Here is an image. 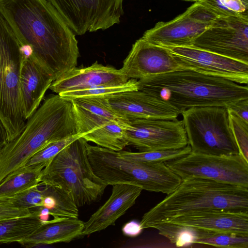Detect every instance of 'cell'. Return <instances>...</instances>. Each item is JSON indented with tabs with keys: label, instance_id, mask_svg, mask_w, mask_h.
Returning a JSON list of instances; mask_svg holds the SVG:
<instances>
[{
	"label": "cell",
	"instance_id": "35",
	"mask_svg": "<svg viewBox=\"0 0 248 248\" xmlns=\"http://www.w3.org/2000/svg\"><path fill=\"white\" fill-rule=\"evenodd\" d=\"M142 230L139 222L132 220L125 224L122 231L123 234L127 236L136 237L140 233Z\"/></svg>",
	"mask_w": 248,
	"mask_h": 248
},
{
	"label": "cell",
	"instance_id": "22",
	"mask_svg": "<svg viewBox=\"0 0 248 248\" xmlns=\"http://www.w3.org/2000/svg\"><path fill=\"white\" fill-rule=\"evenodd\" d=\"M44 168L40 165H24L9 173L0 183V201H6L40 183Z\"/></svg>",
	"mask_w": 248,
	"mask_h": 248
},
{
	"label": "cell",
	"instance_id": "1",
	"mask_svg": "<svg viewBox=\"0 0 248 248\" xmlns=\"http://www.w3.org/2000/svg\"><path fill=\"white\" fill-rule=\"evenodd\" d=\"M0 12L53 81L76 67L79 52L76 34L47 0H0Z\"/></svg>",
	"mask_w": 248,
	"mask_h": 248
},
{
	"label": "cell",
	"instance_id": "17",
	"mask_svg": "<svg viewBox=\"0 0 248 248\" xmlns=\"http://www.w3.org/2000/svg\"><path fill=\"white\" fill-rule=\"evenodd\" d=\"M128 80L121 69L96 62L87 67L70 69L54 80L49 89L59 94L95 86L122 84Z\"/></svg>",
	"mask_w": 248,
	"mask_h": 248
},
{
	"label": "cell",
	"instance_id": "31",
	"mask_svg": "<svg viewBox=\"0 0 248 248\" xmlns=\"http://www.w3.org/2000/svg\"><path fill=\"white\" fill-rule=\"evenodd\" d=\"M81 137V135L77 134L48 144L32 156L25 165H40L45 168L62 149Z\"/></svg>",
	"mask_w": 248,
	"mask_h": 248
},
{
	"label": "cell",
	"instance_id": "32",
	"mask_svg": "<svg viewBox=\"0 0 248 248\" xmlns=\"http://www.w3.org/2000/svg\"><path fill=\"white\" fill-rule=\"evenodd\" d=\"M227 111L230 126L239 153L248 161V123L231 111L228 109Z\"/></svg>",
	"mask_w": 248,
	"mask_h": 248
},
{
	"label": "cell",
	"instance_id": "13",
	"mask_svg": "<svg viewBox=\"0 0 248 248\" xmlns=\"http://www.w3.org/2000/svg\"><path fill=\"white\" fill-rule=\"evenodd\" d=\"M126 134L128 145L139 152L178 149L188 144L183 122L177 119L131 120Z\"/></svg>",
	"mask_w": 248,
	"mask_h": 248
},
{
	"label": "cell",
	"instance_id": "19",
	"mask_svg": "<svg viewBox=\"0 0 248 248\" xmlns=\"http://www.w3.org/2000/svg\"><path fill=\"white\" fill-rule=\"evenodd\" d=\"M210 232L248 235V213L210 210L189 214L167 222Z\"/></svg>",
	"mask_w": 248,
	"mask_h": 248
},
{
	"label": "cell",
	"instance_id": "10",
	"mask_svg": "<svg viewBox=\"0 0 248 248\" xmlns=\"http://www.w3.org/2000/svg\"><path fill=\"white\" fill-rule=\"evenodd\" d=\"M75 34L105 30L119 24L123 0H47Z\"/></svg>",
	"mask_w": 248,
	"mask_h": 248
},
{
	"label": "cell",
	"instance_id": "18",
	"mask_svg": "<svg viewBox=\"0 0 248 248\" xmlns=\"http://www.w3.org/2000/svg\"><path fill=\"white\" fill-rule=\"evenodd\" d=\"M106 202L84 222L80 236L101 231L113 225L131 207L140 195L142 188L130 183H117Z\"/></svg>",
	"mask_w": 248,
	"mask_h": 248
},
{
	"label": "cell",
	"instance_id": "25",
	"mask_svg": "<svg viewBox=\"0 0 248 248\" xmlns=\"http://www.w3.org/2000/svg\"><path fill=\"white\" fill-rule=\"evenodd\" d=\"M196 230L194 244L222 248H248V235Z\"/></svg>",
	"mask_w": 248,
	"mask_h": 248
},
{
	"label": "cell",
	"instance_id": "9",
	"mask_svg": "<svg viewBox=\"0 0 248 248\" xmlns=\"http://www.w3.org/2000/svg\"><path fill=\"white\" fill-rule=\"evenodd\" d=\"M165 163L182 180L200 177L248 187V161L240 154L217 155L191 152Z\"/></svg>",
	"mask_w": 248,
	"mask_h": 248
},
{
	"label": "cell",
	"instance_id": "15",
	"mask_svg": "<svg viewBox=\"0 0 248 248\" xmlns=\"http://www.w3.org/2000/svg\"><path fill=\"white\" fill-rule=\"evenodd\" d=\"M120 69L129 79H141L183 70L167 48L152 44L142 37L132 45Z\"/></svg>",
	"mask_w": 248,
	"mask_h": 248
},
{
	"label": "cell",
	"instance_id": "8",
	"mask_svg": "<svg viewBox=\"0 0 248 248\" xmlns=\"http://www.w3.org/2000/svg\"><path fill=\"white\" fill-rule=\"evenodd\" d=\"M181 114L192 152L217 155L240 154L230 126L227 108L195 107Z\"/></svg>",
	"mask_w": 248,
	"mask_h": 248
},
{
	"label": "cell",
	"instance_id": "24",
	"mask_svg": "<svg viewBox=\"0 0 248 248\" xmlns=\"http://www.w3.org/2000/svg\"><path fill=\"white\" fill-rule=\"evenodd\" d=\"M31 215L0 219V243L18 242L31 234L43 223L36 211Z\"/></svg>",
	"mask_w": 248,
	"mask_h": 248
},
{
	"label": "cell",
	"instance_id": "27",
	"mask_svg": "<svg viewBox=\"0 0 248 248\" xmlns=\"http://www.w3.org/2000/svg\"><path fill=\"white\" fill-rule=\"evenodd\" d=\"M138 90V80L129 79L126 83L115 85L95 86L88 89L63 92L58 94L69 100L85 97H106L118 93Z\"/></svg>",
	"mask_w": 248,
	"mask_h": 248
},
{
	"label": "cell",
	"instance_id": "23",
	"mask_svg": "<svg viewBox=\"0 0 248 248\" xmlns=\"http://www.w3.org/2000/svg\"><path fill=\"white\" fill-rule=\"evenodd\" d=\"M128 123L109 121L84 134L82 137L97 146L119 152L128 145L126 134Z\"/></svg>",
	"mask_w": 248,
	"mask_h": 248
},
{
	"label": "cell",
	"instance_id": "33",
	"mask_svg": "<svg viewBox=\"0 0 248 248\" xmlns=\"http://www.w3.org/2000/svg\"><path fill=\"white\" fill-rule=\"evenodd\" d=\"M33 211L17 206L8 201H0V219L31 215Z\"/></svg>",
	"mask_w": 248,
	"mask_h": 248
},
{
	"label": "cell",
	"instance_id": "6",
	"mask_svg": "<svg viewBox=\"0 0 248 248\" xmlns=\"http://www.w3.org/2000/svg\"><path fill=\"white\" fill-rule=\"evenodd\" d=\"M87 153L94 174L108 185L130 183L150 192L169 194L181 178L165 163H144L125 159L118 152L86 144Z\"/></svg>",
	"mask_w": 248,
	"mask_h": 248
},
{
	"label": "cell",
	"instance_id": "2",
	"mask_svg": "<svg viewBox=\"0 0 248 248\" xmlns=\"http://www.w3.org/2000/svg\"><path fill=\"white\" fill-rule=\"evenodd\" d=\"M79 134L72 100L51 95L27 120L15 139L0 150V183L48 144Z\"/></svg>",
	"mask_w": 248,
	"mask_h": 248
},
{
	"label": "cell",
	"instance_id": "14",
	"mask_svg": "<svg viewBox=\"0 0 248 248\" xmlns=\"http://www.w3.org/2000/svg\"><path fill=\"white\" fill-rule=\"evenodd\" d=\"M183 70L224 78L240 84L248 82V63L193 46L166 47Z\"/></svg>",
	"mask_w": 248,
	"mask_h": 248
},
{
	"label": "cell",
	"instance_id": "21",
	"mask_svg": "<svg viewBox=\"0 0 248 248\" xmlns=\"http://www.w3.org/2000/svg\"><path fill=\"white\" fill-rule=\"evenodd\" d=\"M84 222L78 218H53L43 223L18 243L26 248L40 247L56 243H68L80 237Z\"/></svg>",
	"mask_w": 248,
	"mask_h": 248
},
{
	"label": "cell",
	"instance_id": "5",
	"mask_svg": "<svg viewBox=\"0 0 248 248\" xmlns=\"http://www.w3.org/2000/svg\"><path fill=\"white\" fill-rule=\"evenodd\" d=\"M87 142L82 137L74 140L53 158L40 176V183L63 190L78 208L98 201L108 186L93 170Z\"/></svg>",
	"mask_w": 248,
	"mask_h": 248
},
{
	"label": "cell",
	"instance_id": "4",
	"mask_svg": "<svg viewBox=\"0 0 248 248\" xmlns=\"http://www.w3.org/2000/svg\"><path fill=\"white\" fill-rule=\"evenodd\" d=\"M210 210L248 213V187L190 177L143 216V230L183 215Z\"/></svg>",
	"mask_w": 248,
	"mask_h": 248
},
{
	"label": "cell",
	"instance_id": "26",
	"mask_svg": "<svg viewBox=\"0 0 248 248\" xmlns=\"http://www.w3.org/2000/svg\"><path fill=\"white\" fill-rule=\"evenodd\" d=\"M191 152V148L188 144L178 149L139 152L121 151L118 152V154L121 157L138 162L166 163L185 156Z\"/></svg>",
	"mask_w": 248,
	"mask_h": 248
},
{
	"label": "cell",
	"instance_id": "36",
	"mask_svg": "<svg viewBox=\"0 0 248 248\" xmlns=\"http://www.w3.org/2000/svg\"><path fill=\"white\" fill-rule=\"evenodd\" d=\"M8 142V140L7 132L4 125L0 119V150L2 149Z\"/></svg>",
	"mask_w": 248,
	"mask_h": 248
},
{
	"label": "cell",
	"instance_id": "34",
	"mask_svg": "<svg viewBox=\"0 0 248 248\" xmlns=\"http://www.w3.org/2000/svg\"><path fill=\"white\" fill-rule=\"evenodd\" d=\"M227 108L248 123V99L240 100Z\"/></svg>",
	"mask_w": 248,
	"mask_h": 248
},
{
	"label": "cell",
	"instance_id": "12",
	"mask_svg": "<svg viewBox=\"0 0 248 248\" xmlns=\"http://www.w3.org/2000/svg\"><path fill=\"white\" fill-rule=\"evenodd\" d=\"M191 46L248 63V17L218 16Z\"/></svg>",
	"mask_w": 248,
	"mask_h": 248
},
{
	"label": "cell",
	"instance_id": "29",
	"mask_svg": "<svg viewBox=\"0 0 248 248\" xmlns=\"http://www.w3.org/2000/svg\"><path fill=\"white\" fill-rule=\"evenodd\" d=\"M153 228L156 229L160 234L167 237L178 247L194 244L196 237V229L168 222L155 225Z\"/></svg>",
	"mask_w": 248,
	"mask_h": 248
},
{
	"label": "cell",
	"instance_id": "11",
	"mask_svg": "<svg viewBox=\"0 0 248 248\" xmlns=\"http://www.w3.org/2000/svg\"><path fill=\"white\" fill-rule=\"evenodd\" d=\"M218 16L201 1H198L174 19L158 22L146 31L142 38L165 47L191 46L193 41Z\"/></svg>",
	"mask_w": 248,
	"mask_h": 248
},
{
	"label": "cell",
	"instance_id": "28",
	"mask_svg": "<svg viewBox=\"0 0 248 248\" xmlns=\"http://www.w3.org/2000/svg\"><path fill=\"white\" fill-rule=\"evenodd\" d=\"M72 100L75 106L93 114L119 123H127L129 122L114 112L108 104L107 97H80Z\"/></svg>",
	"mask_w": 248,
	"mask_h": 248
},
{
	"label": "cell",
	"instance_id": "7",
	"mask_svg": "<svg viewBox=\"0 0 248 248\" xmlns=\"http://www.w3.org/2000/svg\"><path fill=\"white\" fill-rule=\"evenodd\" d=\"M21 44L0 12V119L8 142L24 128L20 74L24 57Z\"/></svg>",
	"mask_w": 248,
	"mask_h": 248
},
{
	"label": "cell",
	"instance_id": "3",
	"mask_svg": "<svg viewBox=\"0 0 248 248\" xmlns=\"http://www.w3.org/2000/svg\"><path fill=\"white\" fill-rule=\"evenodd\" d=\"M138 90L159 97L181 114L190 108H228L248 99V88L222 78L192 70L175 71L138 80Z\"/></svg>",
	"mask_w": 248,
	"mask_h": 248
},
{
	"label": "cell",
	"instance_id": "20",
	"mask_svg": "<svg viewBox=\"0 0 248 248\" xmlns=\"http://www.w3.org/2000/svg\"><path fill=\"white\" fill-rule=\"evenodd\" d=\"M53 81L52 78L31 56L23 59L20 74V84L26 121L39 107Z\"/></svg>",
	"mask_w": 248,
	"mask_h": 248
},
{
	"label": "cell",
	"instance_id": "37",
	"mask_svg": "<svg viewBox=\"0 0 248 248\" xmlns=\"http://www.w3.org/2000/svg\"><path fill=\"white\" fill-rule=\"evenodd\" d=\"M190 0V1H201L202 0Z\"/></svg>",
	"mask_w": 248,
	"mask_h": 248
},
{
	"label": "cell",
	"instance_id": "16",
	"mask_svg": "<svg viewBox=\"0 0 248 248\" xmlns=\"http://www.w3.org/2000/svg\"><path fill=\"white\" fill-rule=\"evenodd\" d=\"M106 97L114 112L127 121L141 119L175 120L181 114L169 102L140 90Z\"/></svg>",
	"mask_w": 248,
	"mask_h": 248
},
{
	"label": "cell",
	"instance_id": "30",
	"mask_svg": "<svg viewBox=\"0 0 248 248\" xmlns=\"http://www.w3.org/2000/svg\"><path fill=\"white\" fill-rule=\"evenodd\" d=\"M201 1L219 16L248 17V0H202Z\"/></svg>",
	"mask_w": 248,
	"mask_h": 248
}]
</instances>
